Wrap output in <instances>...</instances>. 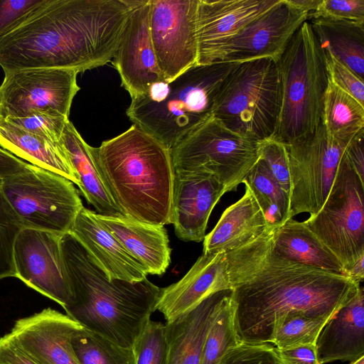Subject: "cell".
Masks as SVG:
<instances>
[{"label":"cell","mask_w":364,"mask_h":364,"mask_svg":"<svg viewBox=\"0 0 364 364\" xmlns=\"http://www.w3.org/2000/svg\"><path fill=\"white\" fill-rule=\"evenodd\" d=\"M150 0H135L112 63L131 99L147 94L166 82L157 64L150 33Z\"/></svg>","instance_id":"2e32d148"},{"label":"cell","mask_w":364,"mask_h":364,"mask_svg":"<svg viewBox=\"0 0 364 364\" xmlns=\"http://www.w3.org/2000/svg\"><path fill=\"white\" fill-rule=\"evenodd\" d=\"M63 235L24 228L14 247L16 277L63 308L73 300L61 250Z\"/></svg>","instance_id":"5bb4252c"},{"label":"cell","mask_w":364,"mask_h":364,"mask_svg":"<svg viewBox=\"0 0 364 364\" xmlns=\"http://www.w3.org/2000/svg\"><path fill=\"white\" fill-rule=\"evenodd\" d=\"M174 171L214 176L235 191L259 159V142L237 134L213 116L171 149Z\"/></svg>","instance_id":"9c48e42d"},{"label":"cell","mask_w":364,"mask_h":364,"mask_svg":"<svg viewBox=\"0 0 364 364\" xmlns=\"http://www.w3.org/2000/svg\"><path fill=\"white\" fill-rule=\"evenodd\" d=\"M96 215L147 274L161 275L166 271L171 262V250L164 226L142 223L126 216L97 213Z\"/></svg>","instance_id":"603a6c76"},{"label":"cell","mask_w":364,"mask_h":364,"mask_svg":"<svg viewBox=\"0 0 364 364\" xmlns=\"http://www.w3.org/2000/svg\"><path fill=\"white\" fill-rule=\"evenodd\" d=\"M46 0H0V38Z\"/></svg>","instance_id":"b9f144b4"},{"label":"cell","mask_w":364,"mask_h":364,"mask_svg":"<svg viewBox=\"0 0 364 364\" xmlns=\"http://www.w3.org/2000/svg\"><path fill=\"white\" fill-rule=\"evenodd\" d=\"M259 156L267 164L272 175L289 195V170L285 146L273 139L259 142Z\"/></svg>","instance_id":"f35d334b"},{"label":"cell","mask_w":364,"mask_h":364,"mask_svg":"<svg viewBox=\"0 0 364 364\" xmlns=\"http://www.w3.org/2000/svg\"><path fill=\"white\" fill-rule=\"evenodd\" d=\"M280 0H198L196 29L197 64L206 65L221 48L250 22Z\"/></svg>","instance_id":"ac0fdd59"},{"label":"cell","mask_w":364,"mask_h":364,"mask_svg":"<svg viewBox=\"0 0 364 364\" xmlns=\"http://www.w3.org/2000/svg\"><path fill=\"white\" fill-rule=\"evenodd\" d=\"M280 85L277 63L262 58L237 63L216 95L213 117L231 132L257 142L277 127Z\"/></svg>","instance_id":"52a82bcc"},{"label":"cell","mask_w":364,"mask_h":364,"mask_svg":"<svg viewBox=\"0 0 364 364\" xmlns=\"http://www.w3.org/2000/svg\"><path fill=\"white\" fill-rule=\"evenodd\" d=\"M198 0H150V33L156 61L169 82L197 64Z\"/></svg>","instance_id":"4fadbf2b"},{"label":"cell","mask_w":364,"mask_h":364,"mask_svg":"<svg viewBox=\"0 0 364 364\" xmlns=\"http://www.w3.org/2000/svg\"><path fill=\"white\" fill-rule=\"evenodd\" d=\"M322 124L330 139L349 144L364 131V105L328 79Z\"/></svg>","instance_id":"f546056e"},{"label":"cell","mask_w":364,"mask_h":364,"mask_svg":"<svg viewBox=\"0 0 364 364\" xmlns=\"http://www.w3.org/2000/svg\"><path fill=\"white\" fill-rule=\"evenodd\" d=\"M282 364H320L316 345L306 344L285 348H275Z\"/></svg>","instance_id":"7bdbcfd3"},{"label":"cell","mask_w":364,"mask_h":364,"mask_svg":"<svg viewBox=\"0 0 364 364\" xmlns=\"http://www.w3.org/2000/svg\"><path fill=\"white\" fill-rule=\"evenodd\" d=\"M309 23L322 49L364 80V25L321 17Z\"/></svg>","instance_id":"f1b7e54d"},{"label":"cell","mask_w":364,"mask_h":364,"mask_svg":"<svg viewBox=\"0 0 364 364\" xmlns=\"http://www.w3.org/2000/svg\"><path fill=\"white\" fill-rule=\"evenodd\" d=\"M72 345L80 364H135L132 348L119 346L83 326L73 338Z\"/></svg>","instance_id":"1f68e13d"},{"label":"cell","mask_w":364,"mask_h":364,"mask_svg":"<svg viewBox=\"0 0 364 364\" xmlns=\"http://www.w3.org/2000/svg\"><path fill=\"white\" fill-rule=\"evenodd\" d=\"M235 63L196 64L172 81L159 82L132 99L126 114L171 150L211 117L218 92Z\"/></svg>","instance_id":"5b68a950"},{"label":"cell","mask_w":364,"mask_h":364,"mask_svg":"<svg viewBox=\"0 0 364 364\" xmlns=\"http://www.w3.org/2000/svg\"><path fill=\"white\" fill-rule=\"evenodd\" d=\"M1 338V337L0 336V338Z\"/></svg>","instance_id":"f907efd6"},{"label":"cell","mask_w":364,"mask_h":364,"mask_svg":"<svg viewBox=\"0 0 364 364\" xmlns=\"http://www.w3.org/2000/svg\"><path fill=\"white\" fill-rule=\"evenodd\" d=\"M217 364H282L275 347L270 343L241 342L228 349Z\"/></svg>","instance_id":"74e56055"},{"label":"cell","mask_w":364,"mask_h":364,"mask_svg":"<svg viewBox=\"0 0 364 364\" xmlns=\"http://www.w3.org/2000/svg\"><path fill=\"white\" fill-rule=\"evenodd\" d=\"M27 164L0 147V179L21 171Z\"/></svg>","instance_id":"bcb514c9"},{"label":"cell","mask_w":364,"mask_h":364,"mask_svg":"<svg viewBox=\"0 0 364 364\" xmlns=\"http://www.w3.org/2000/svg\"><path fill=\"white\" fill-rule=\"evenodd\" d=\"M135 0H46L0 38L4 74L26 69L78 73L112 61Z\"/></svg>","instance_id":"7a4b0ae2"},{"label":"cell","mask_w":364,"mask_h":364,"mask_svg":"<svg viewBox=\"0 0 364 364\" xmlns=\"http://www.w3.org/2000/svg\"><path fill=\"white\" fill-rule=\"evenodd\" d=\"M350 364H364V356L360 357L355 361L350 362Z\"/></svg>","instance_id":"681fc988"},{"label":"cell","mask_w":364,"mask_h":364,"mask_svg":"<svg viewBox=\"0 0 364 364\" xmlns=\"http://www.w3.org/2000/svg\"><path fill=\"white\" fill-rule=\"evenodd\" d=\"M230 289L225 252L203 253L178 282L160 289L155 311L171 322L188 314L204 299Z\"/></svg>","instance_id":"ffe728a7"},{"label":"cell","mask_w":364,"mask_h":364,"mask_svg":"<svg viewBox=\"0 0 364 364\" xmlns=\"http://www.w3.org/2000/svg\"><path fill=\"white\" fill-rule=\"evenodd\" d=\"M73 70L36 68L4 74L0 85V120L36 111H55L69 118L80 87Z\"/></svg>","instance_id":"7c38bea8"},{"label":"cell","mask_w":364,"mask_h":364,"mask_svg":"<svg viewBox=\"0 0 364 364\" xmlns=\"http://www.w3.org/2000/svg\"><path fill=\"white\" fill-rule=\"evenodd\" d=\"M363 198L364 181L344 154L323 205L304 221L337 257L346 275L358 261L364 258Z\"/></svg>","instance_id":"30bf717a"},{"label":"cell","mask_w":364,"mask_h":364,"mask_svg":"<svg viewBox=\"0 0 364 364\" xmlns=\"http://www.w3.org/2000/svg\"><path fill=\"white\" fill-rule=\"evenodd\" d=\"M309 15L280 0L274 7L250 22L218 52L213 63L267 58L277 62L291 38Z\"/></svg>","instance_id":"9a60e30c"},{"label":"cell","mask_w":364,"mask_h":364,"mask_svg":"<svg viewBox=\"0 0 364 364\" xmlns=\"http://www.w3.org/2000/svg\"><path fill=\"white\" fill-rule=\"evenodd\" d=\"M364 294H356L326 322L316 348L320 364L336 360L353 362L364 356Z\"/></svg>","instance_id":"7402d4cb"},{"label":"cell","mask_w":364,"mask_h":364,"mask_svg":"<svg viewBox=\"0 0 364 364\" xmlns=\"http://www.w3.org/2000/svg\"><path fill=\"white\" fill-rule=\"evenodd\" d=\"M327 321L301 314L287 316L274 331L270 344L277 348L316 345L318 336Z\"/></svg>","instance_id":"836d02e7"},{"label":"cell","mask_w":364,"mask_h":364,"mask_svg":"<svg viewBox=\"0 0 364 364\" xmlns=\"http://www.w3.org/2000/svg\"><path fill=\"white\" fill-rule=\"evenodd\" d=\"M61 143L78 180L81 192L96 213L106 216H125L110 196L95 164L91 146L87 144L69 120Z\"/></svg>","instance_id":"83f0119b"},{"label":"cell","mask_w":364,"mask_h":364,"mask_svg":"<svg viewBox=\"0 0 364 364\" xmlns=\"http://www.w3.org/2000/svg\"><path fill=\"white\" fill-rule=\"evenodd\" d=\"M4 121L32 134L60 142L69 118L55 111H36L23 117Z\"/></svg>","instance_id":"8d00e7d4"},{"label":"cell","mask_w":364,"mask_h":364,"mask_svg":"<svg viewBox=\"0 0 364 364\" xmlns=\"http://www.w3.org/2000/svg\"><path fill=\"white\" fill-rule=\"evenodd\" d=\"M82 326L51 308L16 320L6 335L40 364H80L72 340Z\"/></svg>","instance_id":"e0dca14e"},{"label":"cell","mask_w":364,"mask_h":364,"mask_svg":"<svg viewBox=\"0 0 364 364\" xmlns=\"http://www.w3.org/2000/svg\"><path fill=\"white\" fill-rule=\"evenodd\" d=\"M269 227L250 188L228 207L215 228L205 236L203 253L227 252L252 241Z\"/></svg>","instance_id":"d4e9b609"},{"label":"cell","mask_w":364,"mask_h":364,"mask_svg":"<svg viewBox=\"0 0 364 364\" xmlns=\"http://www.w3.org/2000/svg\"><path fill=\"white\" fill-rule=\"evenodd\" d=\"M272 242L273 252L284 259L346 277L337 257L304 222L291 218L274 227Z\"/></svg>","instance_id":"4316f807"},{"label":"cell","mask_w":364,"mask_h":364,"mask_svg":"<svg viewBox=\"0 0 364 364\" xmlns=\"http://www.w3.org/2000/svg\"><path fill=\"white\" fill-rule=\"evenodd\" d=\"M60 245L73 295L63 308L66 314L86 329L132 348L155 311L161 288L147 278L109 280L70 232L62 236Z\"/></svg>","instance_id":"3957f363"},{"label":"cell","mask_w":364,"mask_h":364,"mask_svg":"<svg viewBox=\"0 0 364 364\" xmlns=\"http://www.w3.org/2000/svg\"><path fill=\"white\" fill-rule=\"evenodd\" d=\"M0 364H40L20 348L6 334L0 338Z\"/></svg>","instance_id":"ee69618b"},{"label":"cell","mask_w":364,"mask_h":364,"mask_svg":"<svg viewBox=\"0 0 364 364\" xmlns=\"http://www.w3.org/2000/svg\"><path fill=\"white\" fill-rule=\"evenodd\" d=\"M234 322L232 290L224 297L207 331L200 364H217L230 348L240 344Z\"/></svg>","instance_id":"d6a6232c"},{"label":"cell","mask_w":364,"mask_h":364,"mask_svg":"<svg viewBox=\"0 0 364 364\" xmlns=\"http://www.w3.org/2000/svg\"><path fill=\"white\" fill-rule=\"evenodd\" d=\"M363 132H360L348 144L345 156L349 164L363 181L364 156H363Z\"/></svg>","instance_id":"f6af8a7d"},{"label":"cell","mask_w":364,"mask_h":364,"mask_svg":"<svg viewBox=\"0 0 364 364\" xmlns=\"http://www.w3.org/2000/svg\"><path fill=\"white\" fill-rule=\"evenodd\" d=\"M0 147L33 166L58 173L79 186L61 143L32 134L0 120Z\"/></svg>","instance_id":"484cf974"},{"label":"cell","mask_w":364,"mask_h":364,"mask_svg":"<svg viewBox=\"0 0 364 364\" xmlns=\"http://www.w3.org/2000/svg\"><path fill=\"white\" fill-rule=\"evenodd\" d=\"M318 17L364 25V0H322L309 18Z\"/></svg>","instance_id":"ab89813d"},{"label":"cell","mask_w":364,"mask_h":364,"mask_svg":"<svg viewBox=\"0 0 364 364\" xmlns=\"http://www.w3.org/2000/svg\"><path fill=\"white\" fill-rule=\"evenodd\" d=\"M231 289L218 291L188 314L166 322V364H200L205 338L212 319Z\"/></svg>","instance_id":"cb8c5ba5"},{"label":"cell","mask_w":364,"mask_h":364,"mask_svg":"<svg viewBox=\"0 0 364 364\" xmlns=\"http://www.w3.org/2000/svg\"><path fill=\"white\" fill-rule=\"evenodd\" d=\"M322 0H288L295 8L306 13L309 17L315 12ZM308 18V19H309Z\"/></svg>","instance_id":"7dc6e473"},{"label":"cell","mask_w":364,"mask_h":364,"mask_svg":"<svg viewBox=\"0 0 364 364\" xmlns=\"http://www.w3.org/2000/svg\"><path fill=\"white\" fill-rule=\"evenodd\" d=\"M84 247L109 280L129 282L146 279L142 266L97 219L96 213L83 207L70 232Z\"/></svg>","instance_id":"44dd1931"},{"label":"cell","mask_w":364,"mask_h":364,"mask_svg":"<svg viewBox=\"0 0 364 364\" xmlns=\"http://www.w3.org/2000/svg\"><path fill=\"white\" fill-rule=\"evenodd\" d=\"M328 79L364 105V82L353 71L323 50Z\"/></svg>","instance_id":"60d3db41"},{"label":"cell","mask_w":364,"mask_h":364,"mask_svg":"<svg viewBox=\"0 0 364 364\" xmlns=\"http://www.w3.org/2000/svg\"><path fill=\"white\" fill-rule=\"evenodd\" d=\"M363 260L364 258L360 259L346 272V277L358 284H360L364 277Z\"/></svg>","instance_id":"c3c4849f"},{"label":"cell","mask_w":364,"mask_h":364,"mask_svg":"<svg viewBox=\"0 0 364 364\" xmlns=\"http://www.w3.org/2000/svg\"><path fill=\"white\" fill-rule=\"evenodd\" d=\"M1 188L24 228L70 232L84 207L72 181L28 163L21 171L1 179Z\"/></svg>","instance_id":"ba28073f"},{"label":"cell","mask_w":364,"mask_h":364,"mask_svg":"<svg viewBox=\"0 0 364 364\" xmlns=\"http://www.w3.org/2000/svg\"><path fill=\"white\" fill-rule=\"evenodd\" d=\"M274 227L225 252L239 340L270 343L291 314L328 321L357 292L348 277L284 259L272 250Z\"/></svg>","instance_id":"6da1fadb"},{"label":"cell","mask_w":364,"mask_h":364,"mask_svg":"<svg viewBox=\"0 0 364 364\" xmlns=\"http://www.w3.org/2000/svg\"><path fill=\"white\" fill-rule=\"evenodd\" d=\"M135 364H166L165 324L150 319L132 346Z\"/></svg>","instance_id":"d590c367"},{"label":"cell","mask_w":364,"mask_h":364,"mask_svg":"<svg viewBox=\"0 0 364 364\" xmlns=\"http://www.w3.org/2000/svg\"><path fill=\"white\" fill-rule=\"evenodd\" d=\"M225 193L211 174L175 171L171 224L176 236L185 242L203 240L210 213Z\"/></svg>","instance_id":"d6986e66"},{"label":"cell","mask_w":364,"mask_h":364,"mask_svg":"<svg viewBox=\"0 0 364 364\" xmlns=\"http://www.w3.org/2000/svg\"><path fill=\"white\" fill-rule=\"evenodd\" d=\"M243 183L251 191L269 226L278 227L291 219L289 196L260 157Z\"/></svg>","instance_id":"4dcf8cb0"},{"label":"cell","mask_w":364,"mask_h":364,"mask_svg":"<svg viewBox=\"0 0 364 364\" xmlns=\"http://www.w3.org/2000/svg\"><path fill=\"white\" fill-rule=\"evenodd\" d=\"M24 226L4 196L0 179V279L16 277L14 247Z\"/></svg>","instance_id":"e575fe53"},{"label":"cell","mask_w":364,"mask_h":364,"mask_svg":"<svg viewBox=\"0 0 364 364\" xmlns=\"http://www.w3.org/2000/svg\"><path fill=\"white\" fill-rule=\"evenodd\" d=\"M277 66L280 105L272 139L289 145L320 126L328 84L325 54L309 21L294 34Z\"/></svg>","instance_id":"8992f818"},{"label":"cell","mask_w":364,"mask_h":364,"mask_svg":"<svg viewBox=\"0 0 364 364\" xmlns=\"http://www.w3.org/2000/svg\"><path fill=\"white\" fill-rule=\"evenodd\" d=\"M349 144L330 139L321 122L313 134L284 145L289 170L291 218L302 213L314 215L320 210Z\"/></svg>","instance_id":"8fae6325"},{"label":"cell","mask_w":364,"mask_h":364,"mask_svg":"<svg viewBox=\"0 0 364 364\" xmlns=\"http://www.w3.org/2000/svg\"><path fill=\"white\" fill-rule=\"evenodd\" d=\"M91 153L115 204L127 218L171 224L175 171L171 150L133 124Z\"/></svg>","instance_id":"277c9868"}]
</instances>
